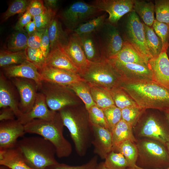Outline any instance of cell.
Listing matches in <instances>:
<instances>
[{
    "instance_id": "ab89813d",
    "label": "cell",
    "mask_w": 169,
    "mask_h": 169,
    "mask_svg": "<svg viewBox=\"0 0 169 169\" xmlns=\"http://www.w3.org/2000/svg\"><path fill=\"white\" fill-rule=\"evenodd\" d=\"M105 160L104 165L109 169H126L129 167L125 157L120 152L112 151Z\"/></svg>"
},
{
    "instance_id": "e575fe53",
    "label": "cell",
    "mask_w": 169,
    "mask_h": 169,
    "mask_svg": "<svg viewBox=\"0 0 169 169\" xmlns=\"http://www.w3.org/2000/svg\"><path fill=\"white\" fill-rule=\"evenodd\" d=\"M143 25L147 45L153 58H155L162 51L161 41L152 27L145 25L144 23Z\"/></svg>"
},
{
    "instance_id": "5b68a950",
    "label": "cell",
    "mask_w": 169,
    "mask_h": 169,
    "mask_svg": "<svg viewBox=\"0 0 169 169\" xmlns=\"http://www.w3.org/2000/svg\"><path fill=\"white\" fill-rule=\"evenodd\" d=\"M136 140L138 152L136 166L144 169L169 168V153L166 145L148 138Z\"/></svg>"
},
{
    "instance_id": "6f0895ef",
    "label": "cell",
    "mask_w": 169,
    "mask_h": 169,
    "mask_svg": "<svg viewBox=\"0 0 169 169\" xmlns=\"http://www.w3.org/2000/svg\"><path fill=\"white\" fill-rule=\"evenodd\" d=\"M164 114L169 123V109L166 110L162 111Z\"/></svg>"
},
{
    "instance_id": "7dc6e473",
    "label": "cell",
    "mask_w": 169,
    "mask_h": 169,
    "mask_svg": "<svg viewBox=\"0 0 169 169\" xmlns=\"http://www.w3.org/2000/svg\"><path fill=\"white\" fill-rule=\"evenodd\" d=\"M98 156L95 155L88 162L80 166H71L64 163H59L52 166L49 169H96L98 163Z\"/></svg>"
},
{
    "instance_id": "30bf717a",
    "label": "cell",
    "mask_w": 169,
    "mask_h": 169,
    "mask_svg": "<svg viewBox=\"0 0 169 169\" xmlns=\"http://www.w3.org/2000/svg\"><path fill=\"white\" fill-rule=\"evenodd\" d=\"M95 33L103 58L108 59L112 57L121 49L124 41L119 30L115 25L105 21Z\"/></svg>"
},
{
    "instance_id": "4dcf8cb0",
    "label": "cell",
    "mask_w": 169,
    "mask_h": 169,
    "mask_svg": "<svg viewBox=\"0 0 169 169\" xmlns=\"http://www.w3.org/2000/svg\"><path fill=\"white\" fill-rule=\"evenodd\" d=\"M28 37L25 30H15L7 38L5 49L13 52L24 50L27 47Z\"/></svg>"
},
{
    "instance_id": "ffe728a7",
    "label": "cell",
    "mask_w": 169,
    "mask_h": 169,
    "mask_svg": "<svg viewBox=\"0 0 169 169\" xmlns=\"http://www.w3.org/2000/svg\"><path fill=\"white\" fill-rule=\"evenodd\" d=\"M39 71L42 80L65 86L83 80L78 74L70 73L46 65Z\"/></svg>"
},
{
    "instance_id": "d6986e66",
    "label": "cell",
    "mask_w": 169,
    "mask_h": 169,
    "mask_svg": "<svg viewBox=\"0 0 169 169\" xmlns=\"http://www.w3.org/2000/svg\"><path fill=\"white\" fill-rule=\"evenodd\" d=\"M57 112L49 108L44 96L39 92L32 109L29 112L23 114L18 120L24 125L35 119L51 120L54 118Z\"/></svg>"
},
{
    "instance_id": "52a82bcc",
    "label": "cell",
    "mask_w": 169,
    "mask_h": 169,
    "mask_svg": "<svg viewBox=\"0 0 169 169\" xmlns=\"http://www.w3.org/2000/svg\"><path fill=\"white\" fill-rule=\"evenodd\" d=\"M143 114L133 127L136 139H151L166 145L169 142V123L164 115L162 116L150 113L143 116Z\"/></svg>"
},
{
    "instance_id": "836d02e7",
    "label": "cell",
    "mask_w": 169,
    "mask_h": 169,
    "mask_svg": "<svg viewBox=\"0 0 169 169\" xmlns=\"http://www.w3.org/2000/svg\"><path fill=\"white\" fill-rule=\"evenodd\" d=\"M106 14L105 12L99 16L81 24L70 32L77 35H81L96 32L105 22Z\"/></svg>"
},
{
    "instance_id": "f5cc1de1",
    "label": "cell",
    "mask_w": 169,
    "mask_h": 169,
    "mask_svg": "<svg viewBox=\"0 0 169 169\" xmlns=\"http://www.w3.org/2000/svg\"><path fill=\"white\" fill-rule=\"evenodd\" d=\"M1 109L0 112V121L14 120L16 118L14 112L10 107H7Z\"/></svg>"
},
{
    "instance_id": "8d00e7d4",
    "label": "cell",
    "mask_w": 169,
    "mask_h": 169,
    "mask_svg": "<svg viewBox=\"0 0 169 169\" xmlns=\"http://www.w3.org/2000/svg\"><path fill=\"white\" fill-rule=\"evenodd\" d=\"M118 152L121 153L126 160L129 167L136 165L138 152L136 142L130 140L126 141L120 145Z\"/></svg>"
},
{
    "instance_id": "7a4b0ae2",
    "label": "cell",
    "mask_w": 169,
    "mask_h": 169,
    "mask_svg": "<svg viewBox=\"0 0 169 169\" xmlns=\"http://www.w3.org/2000/svg\"><path fill=\"white\" fill-rule=\"evenodd\" d=\"M67 106L58 111L64 126L69 132L77 154L84 156L90 147L92 138V125L87 110Z\"/></svg>"
},
{
    "instance_id": "f907efd6",
    "label": "cell",
    "mask_w": 169,
    "mask_h": 169,
    "mask_svg": "<svg viewBox=\"0 0 169 169\" xmlns=\"http://www.w3.org/2000/svg\"><path fill=\"white\" fill-rule=\"evenodd\" d=\"M39 49L46 59L50 51V42L48 35V28L44 30L42 33Z\"/></svg>"
},
{
    "instance_id": "ba28073f",
    "label": "cell",
    "mask_w": 169,
    "mask_h": 169,
    "mask_svg": "<svg viewBox=\"0 0 169 169\" xmlns=\"http://www.w3.org/2000/svg\"><path fill=\"white\" fill-rule=\"evenodd\" d=\"M38 90L44 95L49 108L53 111H58L77 103L73 92L65 86L42 80Z\"/></svg>"
},
{
    "instance_id": "c3c4849f",
    "label": "cell",
    "mask_w": 169,
    "mask_h": 169,
    "mask_svg": "<svg viewBox=\"0 0 169 169\" xmlns=\"http://www.w3.org/2000/svg\"><path fill=\"white\" fill-rule=\"evenodd\" d=\"M47 9L43 1L32 0L30 1L27 11L33 17L42 14Z\"/></svg>"
},
{
    "instance_id": "44dd1931",
    "label": "cell",
    "mask_w": 169,
    "mask_h": 169,
    "mask_svg": "<svg viewBox=\"0 0 169 169\" xmlns=\"http://www.w3.org/2000/svg\"><path fill=\"white\" fill-rule=\"evenodd\" d=\"M70 32L68 42L63 48L72 62L79 70L80 73L89 65L90 62L85 56L78 36Z\"/></svg>"
},
{
    "instance_id": "9c48e42d",
    "label": "cell",
    "mask_w": 169,
    "mask_h": 169,
    "mask_svg": "<svg viewBox=\"0 0 169 169\" xmlns=\"http://www.w3.org/2000/svg\"><path fill=\"white\" fill-rule=\"evenodd\" d=\"M104 12L91 4L83 1L74 2L59 15L69 31L102 14Z\"/></svg>"
},
{
    "instance_id": "4fadbf2b",
    "label": "cell",
    "mask_w": 169,
    "mask_h": 169,
    "mask_svg": "<svg viewBox=\"0 0 169 169\" xmlns=\"http://www.w3.org/2000/svg\"><path fill=\"white\" fill-rule=\"evenodd\" d=\"M9 79L19 94L20 110L23 114L29 112L34 103L38 92V85L35 81L29 79L20 78Z\"/></svg>"
},
{
    "instance_id": "f546056e",
    "label": "cell",
    "mask_w": 169,
    "mask_h": 169,
    "mask_svg": "<svg viewBox=\"0 0 169 169\" xmlns=\"http://www.w3.org/2000/svg\"><path fill=\"white\" fill-rule=\"evenodd\" d=\"M67 86L83 102L85 109L88 111L96 105L92 98L90 86L84 80L72 84Z\"/></svg>"
},
{
    "instance_id": "9f6ffc18",
    "label": "cell",
    "mask_w": 169,
    "mask_h": 169,
    "mask_svg": "<svg viewBox=\"0 0 169 169\" xmlns=\"http://www.w3.org/2000/svg\"><path fill=\"white\" fill-rule=\"evenodd\" d=\"M96 169H109L104 165V162H102L98 164Z\"/></svg>"
},
{
    "instance_id": "7bdbcfd3",
    "label": "cell",
    "mask_w": 169,
    "mask_h": 169,
    "mask_svg": "<svg viewBox=\"0 0 169 169\" xmlns=\"http://www.w3.org/2000/svg\"><path fill=\"white\" fill-rule=\"evenodd\" d=\"M27 60L36 67L38 70L45 65V58L40 49L27 47L25 50Z\"/></svg>"
},
{
    "instance_id": "7402d4cb",
    "label": "cell",
    "mask_w": 169,
    "mask_h": 169,
    "mask_svg": "<svg viewBox=\"0 0 169 169\" xmlns=\"http://www.w3.org/2000/svg\"><path fill=\"white\" fill-rule=\"evenodd\" d=\"M45 65L75 74H79L80 72L67 54L63 48L60 46L50 50L45 59Z\"/></svg>"
},
{
    "instance_id": "db71d44e",
    "label": "cell",
    "mask_w": 169,
    "mask_h": 169,
    "mask_svg": "<svg viewBox=\"0 0 169 169\" xmlns=\"http://www.w3.org/2000/svg\"><path fill=\"white\" fill-rule=\"evenodd\" d=\"M45 7L48 9L57 12L59 1L57 0H44L43 1Z\"/></svg>"
},
{
    "instance_id": "680465c9",
    "label": "cell",
    "mask_w": 169,
    "mask_h": 169,
    "mask_svg": "<svg viewBox=\"0 0 169 169\" xmlns=\"http://www.w3.org/2000/svg\"><path fill=\"white\" fill-rule=\"evenodd\" d=\"M126 169H144L141 168L137 166L136 165L133 166L128 167ZM166 169H169V168Z\"/></svg>"
},
{
    "instance_id": "ee69618b",
    "label": "cell",
    "mask_w": 169,
    "mask_h": 169,
    "mask_svg": "<svg viewBox=\"0 0 169 169\" xmlns=\"http://www.w3.org/2000/svg\"><path fill=\"white\" fill-rule=\"evenodd\" d=\"M154 5L155 19L169 25V0H156Z\"/></svg>"
},
{
    "instance_id": "8fae6325",
    "label": "cell",
    "mask_w": 169,
    "mask_h": 169,
    "mask_svg": "<svg viewBox=\"0 0 169 169\" xmlns=\"http://www.w3.org/2000/svg\"><path fill=\"white\" fill-rule=\"evenodd\" d=\"M125 29L126 40L146 59L149 61L153 58L146 42L143 23L134 11L128 16Z\"/></svg>"
},
{
    "instance_id": "603a6c76",
    "label": "cell",
    "mask_w": 169,
    "mask_h": 169,
    "mask_svg": "<svg viewBox=\"0 0 169 169\" xmlns=\"http://www.w3.org/2000/svg\"><path fill=\"white\" fill-rule=\"evenodd\" d=\"M2 71L8 78H20L28 79L35 81L38 85L42 80L38 68L26 60L19 65L2 68Z\"/></svg>"
},
{
    "instance_id": "11a10c76",
    "label": "cell",
    "mask_w": 169,
    "mask_h": 169,
    "mask_svg": "<svg viewBox=\"0 0 169 169\" xmlns=\"http://www.w3.org/2000/svg\"><path fill=\"white\" fill-rule=\"evenodd\" d=\"M24 29L28 35L32 34L37 31V30L34 20H33L28 23L25 26Z\"/></svg>"
},
{
    "instance_id": "f35d334b",
    "label": "cell",
    "mask_w": 169,
    "mask_h": 169,
    "mask_svg": "<svg viewBox=\"0 0 169 169\" xmlns=\"http://www.w3.org/2000/svg\"><path fill=\"white\" fill-rule=\"evenodd\" d=\"M146 110L138 106L124 108L121 110V119L133 127Z\"/></svg>"
},
{
    "instance_id": "484cf974",
    "label": "cell",
    "mask_w": 169,
    "mask_h": 169,
    "mask_svg": "<svg viewBox=\"0 0 169 169\" xmlns=\"http://www.w3.org/2000/svg\"><path fill=\"white\" fill-rule=\"evenodd\" d=\"M112 151L118 152L120 144L123 142L130 140L136 142L137 140L133 132V127L121 120L112 131Z\"/></svg>"
},
{
    "instance_id": "91938a15",
    "label": "cell",
    "mask_w": 169,
    "mask_h": 169,
    "mask_svg": "<svg viewBox=\"0 0 169 169\" xmlns=\"http://www.w3.org/2000/svg\"><path fill=\"white\" fill-rule=\"evenodd\" d=\"M0 169H11L8 167L4 165H0Z\"/></svg>"
},
{
    "instance_id": "5bb4252c",
    "label": "cell",
    "mask_w": 169,
    "mask_h": 169,
    "mask_svg": "<svg viewBox=\"0 0 169 169\" xmlns=\"http://www.w3.org/2000/svg\"><path fill=\"white\" fill-rule=\"evenodd\" d=\"M91 4L107 13L108 22L114 25L124 15L134 11L133 0H96Z\"/></svg>"
},
{
    "instance_id": "6125c7cd",
    "label": "cell",
    "mask_w": 169,
    "mask_h": 169,
    "mask_svg": "<svg viewBox=\"0 0 169 169\" xmlns=\"http://www.w3.org/2000/svg\"><path fill=\"white\" fill-rule=\"evenodd\" d=\"M47 169H49V168H48Z\"/></svg>"
},
{
    "instance_id": "e0dca14e",
    "label": "cell",
    "mask_w": 169,
    "mask_h": 169,
    "mask_svg": "<svg viewBox=\"0 0 169 169\" xmlns=\"http://www.w3.org/2000/svg\"><path fill=\"white\" fill-rule=\"evenodd\" d=\"M166 50H162L157 57L148 61L153 81L169 90V59Z\"/></svg>"
},
{
    "instance_id": "bcb514c9",
    "label": "cell",
    "mask_w": 169,
    "mask_h": 169,
    "mask_svg": "<svg viewBox=\"0 0 169 169\" xmlns=\"http://www.w3.org/2000/svg\"><path fill=\"white\" fill-rule=\"evenodd\" d=\"M109 125V130L112 132L116 125L121 120V110L115 105L103 109Z\"/></svg>"
},
{
    "instance_id": "cb8c5ba5",
    "label": "cell",
    "mask_w": 169,
    "mask_h": 169,
    "mask_svg": "<svg viewBox=\"0 0 169 169\" xmlns=\"http://www.w3.org/2000/svg\"><path fill=\"white\" fill-rule=\"evenodd\" d=\"M77 35L85 56L89 61L98 62L104 59L100 44L95 32Z\"/></svg>"
},
{
    "instance_id": "83f0119b",
    "label": "cell",
    "mask_w": 169,
    "mask_h": 169,
    "mask_svg": "<svg viewBox=\"0 0 169 169\" xmlns=\"http://www.w3.org/2000/svg\"><path fill=\"white\" fill-rule=\"evenodd\" d=\"M124 63H135L148 66V61L142 57L128 41H124L121 50L116 55L110 58Z\"/></svg>"
},
{
    "instance_id": "7c38bea8",
    "label": "cell",
    "mask_w": 169,
    "mask_h": 169,
    "mask_svg": "<svg viewBox=\"0 0 169 169\" xmlns=\"http://www.w3.org/2000/svg\"><path fill=\"white\" fill-rule=\"evenodd\" d=\"M107 59L120 75L122 80L129 82L153 81L152 72L148 66Z\"/></svg>"
},
{
    "instance_id": "60d3db41",
    "label": "cell",
    "mask_w": 169,
    "mask_h": 169,
    "mask_svg": "<svg viewBox=\"0 0 169 169\" xmlns=\"http://www.w3.org/2000/svg\"><path fill=\"white\" fill-rule=\"evenodd\" d=\"M88 112L89 120L91 125L109 130L108 124L102 109L95 105L92 107Z\"/></svg>"
},
{
    "instance_id": "816d5d0a",
    "label": "cell",
    "mask_w": 169,
    "mask_h": 169,
    "mask_svg": "<svg viewBox=\"0 0 169 169\" xmlns=\"http://www.w3.org/2000/svg\"><path fill=\"white\" fill-rule=\"evenodd\" d=\"M33 17L27 11H26L20 17L14 27L15 30H24V28L31 21Z\"/></svg>"
},
{
    "instance_id": "277c9868",
    "label": "cell",
    "mask_w": 169,
    "mask_h": 169,
    "mask_svg": "<svg viewBox=\"0 0 169 169\" xmlns=\"http://www.w3.org/2000/svg\"><path fill=\"white\" fill-rule=\"evenodd\" d=\"M17 146L27 164L33 169H47L59 163L54 146L42 137H24Z\"/></svg>"
},
{
    "instance_id": "74e56055",
    "label": "cell",
    "mask_w": 169,
    "mask_h": 169,
    "mask_svg": "<svg viewBox=\"0 0 169 169\" xmlns=\"http://www.w3.org/2000/svg\"><path fill=\"white\" fill-rule=\"evenodd\" d=\"M30 1L15 0L12 1L7 10L2 14L1 22L5 21L16 14L24 13L27 11Z\"/></svg>"
},
{
    "instance_id": "d590c367",
    "label": "cell",
    "mask_w": 169,
    "mask_h": 169,
    "mask_svg": "<svg viewBox=\"0 0 169 169\" xmlns=\"http://www.w3.org/2000/svg\"><path fill=\"white\" fill-rule=\"evenodd\" d=\"M109 91L115 105L120 109L138 106L132 98L121 88L119 87H114Z\"/></svg>"
},
{
    "instance_id": "8992f818",
    "label": "cell",
    "mask_w": 169,
    "mask_h": 169,
    "mask_svg": "<svg viewBox=\"0 0 169 169\" xmlns=\"http://www.w3.org/2000/svg\"><path fill=\"white\" fill-rule=\"evenodd\" d=\"M90 86L101 87L110 90L119 87L122 79L107 59L90 62L79 74Z\"/></svg>"
},
{
    "instance_id": "1f68e13d",
    "label": "cell",
    "mask_w": 169,
    "mask_h": 169,
    "mask_svg": "<svg viewBox=\"0 0 169 169\" xmlns=\"http://www.w3.org/2000/svg\"><path fill=\"white\" fill-rule=\"evenodd\" d=\"M93 100L102 109L115 105L109 90L96 86H90Z\"/></svg>"
},
{
    "instance_id": "2e32d148",
    "label": "cell",
    "mask_w": 169,
    "mask_h": 169,
    "mask_svg": "<svg viewBox=\"0 0 169 169\" xmlns=\"http://www.w3.org/2000/svg\"><path fill=\"white\" fill-rule=\"evenodd\" d=\"M18 91L10 79L1 71L0 74V108H11L19 120L23 113L20 110Z\"/></svg>"
},
{
    "instance_id": "681fc988",
    "label": "cell",
    "mask_w": 169,
    "mask_h": 169,
    "mask_svg": "<svg viewBox=\"0 0 169 169\" xmlns=\"http://www.w3.org/2000/svg\"><path fill=\"white\" fill-rule=\"evenodd\" d=\"M43 31H37L32 34L28 35L27 47L34 49H39Z\"/></svg>"
},
{
    "instance_id": "d6a6232c",
    "label": "cell",
    "mask_w": 169,
    "mask_h": 169,
    "mask_svg": "<svg viewBox=\"0 0 169 169\" xmlns=\"http://www.w3.org/2000/svg\"><path fill=\"white\" fill-rule=\"evenodd\" d=\"M26 60L25 50L18 52L0 50V66L2 68L19 65Z\"/></svg>"
},
{
    "instance_id": "f1b7e54d",
    "label": "cell",
    "mask_w": 169,
    "mask_h": 169,
    "mask_svg": "<svg viewBox=\"0 0 169 169\" xmlns=\"http://www.w3.org/2000/svg\"><path fill=\"white\" fill-rule=\"evenodd\" d=\"M133 9L144 24L150 27L152 26L155 19V5L152 2L134 0Z\"/></svg>"
},
{
    "instance_id": "3957f363",
    "label": "cell",
    "mask_w": 169,
    "mask_h": 169,
    "mask_svg": "<svg viewBox=\"0 0 169 169\" xmlns=\"http://www.w3.org/2000/svg\"><path fill=\"white\" fill-rule=\"evenodd\" d=\"M24 125L26 133L39 135L50 142L58 158L67 157L72 153V145L64 136V125L58 112L52 120L35 119Z\"/></svg>"
},
{
    "instance_id": "6da1fadb",
    "label": "cell",
    "mask_w": 169,
    "mask_h": 169,
    "mask_svg": "<svg viewBox=\"0 0 169 169\" xmlns=\"http://www.w3.org/2000/svg\"><path fill=\"white\" fill-rule=\"evenodd\" d=\"M119 87L124 90L137 105L145 110L163 111L169 109V90L152 80L122 81Z\"/></svg>"
},
{
    "instance_id": "f6af8a7d",
    "label": "cell",
    "mask_w": 169,
    "mask_h": 169,
    "mask_svg": "<svg viewBox=\"0 0 169 169\" xmlns=\"http://www.w3.org/2000/svg\"><path fill=\"white\" fill-rule=\"evenodd\" d=\"M57 12L47 9L42 14L33 17L37 31H43L48 28L51 22L56 15Z\"/></svg>"
},
{
    "instance_id": "ac0fdd59",
    "label": "cell",
    "mask_w": 169,
    "mask_h": 169,
    "mask_svg": "<svg viewBox=\"0 0 169 169\" xmlns=\"http://www.w3.org/2000/svg\"><path fill=\"white\" fill-rule=\"evenodd\" d=\"M92 125L91 144L94 146V153L101 159H105L112 151V132L108 129Z\"/></svg>"
},
{
    "instance_id": "b9f144b4",
    "label": "cell",
    "mask_w": 169,
    "mask_h": 169,
    "mask_svg": "<svg viewBox=\"0 0 169 169\" xmlns=\"http://www.w3.org/2000/svg\"><path fill=\"white\" fill-rule=\"evenodd\" d=\"M152 27L156 34L161 40L162 50H166L169 45V25L155 20Z\"/></svg>"
},
{
    "instance_id": "d4e9b609",
    "label": "cell",
    "mask_w": 169,
    "mask_h": 169,
    "mask_svg": "<svg viewBox=\"0 0 169 169\" xmlns=\"http://www.w3.org/2000/svg\"><path fill=\"white\" fill-rule=\"evenodd\" d=\"M0 165L11 169H33L27 164L17 145L12 148L0 150Z\"/></svg>"
},
{
    "instance_id": "4316f807",
    "label": "cell",
    "mask_w": 169,
    "mask_h": 169,
    "mask_svg": "<svg viewBox=\"0 0 169 169\" xmlns=\"http://www.w3.org/2000/svg\"><path fill=\"white\" fill-rule=\"evenodd\" d=\"M48 28L50 50L59 46L64 47L68 42L69 34L64 30L56 15L52 20Z\"/></svg>"
},
{
    "instance_id": "94428289",
    "label": "cell",
    "mask_w": 169,
    "mask_h": 169,
    "mask_svg": "<svg viewBox=\"0 0 169 169\" xmlns=\"http://www.w3.org/2000/svg\"><path fill=\"white\" fill-rule=\"evenodd\" d=\"M166 146L169 153V142L166 144Z\"/></svg>"
},
{
    "instance_id": "9a60e30c",
    "label": "cell",
    "mask_w": 169,
    "mask_h": 169,
    "mask_svg": "<svg viewBox=\"0 0 169 169\" xmlns=\"http://www.w3.org/2000/svg\"><path fill=\"white\" fill-rule=\"evenodd\" d=\"M26 133L24 125L18 119L0 123V150L15 146L18 139Z\"/></svg>"
}]
</instances>
